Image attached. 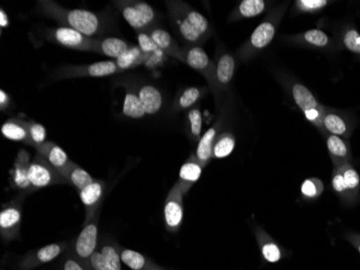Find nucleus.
Returning a JSON list of instances; mask_svg holds the SVG:
<instances>
[{"label":"nucleus","mask_w":360,"mask_h":270,"mask_svg":"<svg viewBox=\"0 0 360 270\" xmlns=\"http://www.w3.org/2000/svg\"><path fill=\"white\" fill-rule=\"evenodd\" d=\"M36 150H37V154L43 156L45 160L59 172H61L70 163L67 154L65 153L64 149L56 145L52 141H47L43 145L40 146Z\"/></svg>","instance_id":"17"},{"label":"nucleus","mask_w":360,"mask_h":270,"mask_svg":"<svg viewBox=\"0 0 360 270\" xmlns=\"http://www.w3.org/2000/svg\"><path fill=\"white\" fill-rule=\"evenodd\" d=\"M121 258L125 265H127L129 269L132 270H167L162 266L154 263L153 260L147 258L142 253L137 251L131 250V249L122 248L121 247Z\"/></svg>","instance_id":"18"},{"label":"nucleus","mask_w":360,"mask_h":270,"mask_svg":"<svg viewBox=\"0 0 360 270\" xmlns=\"http://www.w3.org/2000/svg\"><path fill=\"white\" fill-rule=\"evenodd\" d=\"M327 147H328L335 168H338L346 163H350V147H348L346 141L337 135H328Z\"/></svg>","instance_id":"22"},{"label":"nucleus","mask_w":360,"mask_h":270,"mask_svg":"<svg viewBox=\"0 0 360 270\" xmlns=\"http://www.w3.org/2000/svg\"><path fill=\"white\" fill-rule=\"evenodd\" d=\"M62 178L67 185L76 188L78 191L87 187L89 184L95 180L89 173H87L85 169L81 168L77 163L70 161L64 169L60 172Z\"/></svg>","instance_id":"16"},{"label":"nucleus","mask_w":360,"mask_h":270,"mask_svg":"<svg viewBox=\"0 0 360 270\" xmlns=\"http://www.w3.org/2000/svg\"><path fill=\"white\" fill-rule=\"evenodd\" d=\"M28 135H30V146L32 147L39 148L43 145L47 141V130L41 123L36 121H28Z\"/></svg>","instance_id":"35"},{"label":"nucleus","mask_w":360,"mask_h":270,"mask_svg":"<svg viewBox=\"0 0 360 270\" xmlns=\"http://www.w3.org/2000/svg\"><path fill=\"white\" fill-rule=\"evenodd\" d=\"M190 121V130L194 138H199L202 132V114L198 108H193L188 114Z\"/></svg>","instance_id":"42"},{"label":"nucleus","mask_w":360,"mask_h":270,"mask_svg":"<svg viewBox=\"0 0 360 270\" xmlns=\"http://www.w3.org/2000/svg\"><path fill=\"white\" fill-rule=\"evenodd\" d=\"M234 147H235V138H233V135L230 133H224L215 143L213 158L224 159L231 155Z\"/></svg>","instance_id":"34"},{"label":"nucleus","mask_w":360,"mask_h":270,"mask_svg":"<svg viewBox=\"0 0 360 270\" xmlns=\"http://www.w3.org/2000/svg\"><path fill=\"white\" fill-rule=\"evenodd\" d=\"M137 94L144 106L146 115H154L161 110L163 98L161 92L153 85H142V88L137 90Z\"/></svg>","instance_id":"23"},{"label":"nucleus","mask_w":360,"mask_h":270,"mask_svg":"<svg viewBox=\"0 0 360 270\" xmlns=\"http://www.w3.org/2000/svg\"><path fill=\"white\" fill-rule=\"evenodd\" d=\"M324 185L321 180L317 178H308L306 180L301 186V194L306 199H315L323 193Z\"/></svg>","instance_id":"37"},{"label":"nucleus","mask_w":360,"mask_h":270,"mask_svg":"<svg viewBox=\"0 0 360 270\" xmlns=\"http://www.w3.org/2000/svg\"><path fill=\"white\" fill-rule=\"evenodd\" d=\"M125 20L137 33L147 32L153 28L157 21V12L153 7L142 0H121L116 1Z\"/></svg>","instance_id":"3"},{"label":"nucleus","mask_w":360,"mask_h":270,"mask_svg":"<svg viewBox=\"0 0 360 270\" xmlns=\"http://www.w3.org/2000/svg\"><path fill=\"white\" fill-rule=\"evenodd\" d=\"M304 39H306V43L315 45V47H326L329 43L328 35L324 33L323 30H308L304 34Z\"/></svg>","instance_id":"40"},{"label":"nucleus","mask_w":360,"mask_h":270,"mask_svg":"<svg viewBox=\"0 0 360 270\" xmlns=\"http://www.w3.org/2000/svg\"><path fill=\"white\" fill-rule=\"evenodd\" d=\"M184 193L178 185L171 188L165 205V220L167 231L176 233L184 220Z\"/></svg>","instance_id":"11"},{"label":"nucleus","mask_w":360,"mask_h":270,"mask_svg":"<svg viewBox=\"0 0 360 270\" xmlns=\"http://www.w3.org/2000/svg\"><path fill=\"white\" fill-rule=\"evenodd\" d=\"M274 36H275V28L273 24L270 22L262 23L253 30L251 37V45L256 49H264L271 43Z\"/></svg>","instance_id":"32"},{"label":"nucleus","mask_w":360,"mask_h":270,"mask_svg":"<svg viewBox=\"0 0 360 270\" xmlns=\"http://www.w3.org/2000/svg\"><path fill=\"white\" fill-rule=\"evenodd\" d=\"M123 115L132 119H140L145 117L144 106H142L140 98L136 91L127 87L125 91V102H123Z\"/></svg>","instance_id":"28"},{"label":"nucleus","mask_w":360,"mask_h":270,"mask_svg":"<svg viewBox=\"0 0 360 270\" xmlns=\"http://www.w3.org/2000/svg\"><path fill=\"white\" fill-rule=\"evenodd\" d=\"M258 239L259 247H260L261 254L266 262L270 264L278 263L282 258H285V253L281 247L266 235L262 230H258L256 233Z\"/></svg>","instance_id":"21"},{"label":"nucleus","mask_w":360,"mask_h":270,"mask_svg":"<svg viewBox=\"0 0 360 270\" xmlns=\"http://www.w3.org/2000/svg\"><path fill=\"white\" fill-rule=\"evenodd\" d=\"M297 3L302 10L312 12V11L321 10L328 5V1L327 0H301Z\"/></svg>","instance_id":"43"},{"label":"nucleus","mask_w":360,"mask_h":270,"mask_svg":"<svg viewBox=\"0 0 360 270\" xmlns=\"http://www.w3.org/2000/svg\"><path fill=\"white\" fill-rule=\"evenodd\" d=\"M22 199L17 198L5 203L0 211V236L3 242L18 239L22 224Z\"/></svg>","instance_id":"7"},{"label":"nucleus","mask_w":360,"mask_h":270,"mask_svg":"<svg viewBox=\"0 0 360 270\" xmlns=\"http://www.w3.org/2000/svg\"><path fill=\"white\" fill-rule=\"evenodd\" d=\"M146 33L150 36L153 43H156L165 54L176 56L178 53H180L179 52L178 45H177L176 41H174V38L171 37V34L167 33V30H163V28L153 26V28L147 30Z\"/></svg>","instance_id":"26"},{"label":"nucleus","mask_w":360,"mask_h":270,"mask_svg":"<svg viewBox=\"0 0 360 270\" xmlns=\"http://www.w3.org/2000/svg\"><path fill=\"white\" fill-rule=\"evenodd\" d=\"M87 267L89 270H104V258H103L100 245L89 258V262H87Z\"/></svg>","instance_id":"44"},{"label":"nucleus","mask_w":360,"mask_h":270,"mask_svg":"<svg viewBox=\"0 0 360 270\" xmlns=\"http://www.w3.org/2000/svg\"><path fill=\"white\" fill-rule=\"evenodd\" d=\"M30 194L41 188L53 185H64V178L59 171L39 154L32 158L30 165Z\"/></svg>","instance_id":"5"},{"label":"nucleus","mask_w":360,"mask_h":270,"mask_svg":"<svg viewBox=\"0 0 360 270\" xmlns=\"http://www.w3.org/2000/svg\"><path fill=\"white\" fill-rule=\"evenodd\" d=\"M171 19L179 34L187 43L203 41L209 30V23L201 13L182 3H167Z\"/></svg>","instance_id":"2"},{"label":"nucleus","mask_w":360,"mask_h":270,"mask_svg":"<svg viewBox=\"0 0 360 270\" xmlns=\"http://www.w3.org/2000/svg\"><path fill=\"white\" fill-rule=\"evenodd\" d=\"M203 165L198 161L195 156H192L179 171L178 182L177 185L182 190L184 195L189 191L190 188L200 180L203 171Z\"/></svg>","instance_id":"15"},{"label":"nucleus","mask_w":360,"mask_h":270,"mask_svg":"<svg viewBox=\"0 0 360 270\" xmlns=\"http://www.w3.org/2000/svg\"><path fill=\"white\" fill-rule=\"evenodd\" d=\"M60 270H89L85 264L80 262L72 251L68 250V252H65L63 254L62 260H61Z\"/></svg>","instance_id":"38"},{"label":"nucleus","mask_w":360,"mask_h":270,"mask_svg":"<svg viewBox=\"0 0 360 270\" xmlns=\"http://www.w3.org/2000/svg\"><path fill=\"white\" fill-rule=\"evenodd\" d=\"M10 96L3 90H0V110H6L10 105Z\"/></svg>","instance_id":"45"},{"label":"nucleus","mask_w":360,"mask_h":270,"mask_svg":"<svg viewBox=\"0 0 360 270\" xmlns=\"http://www.w3.org/2000/svg\"><path fill=\"white\" fill-rule=\"evenodd\" d=\"M146 64L147 60L140 48L137 45H133L129 50H127L125 54H122L120 58L116 60L118 68H119L120 73L125 72V70H131V68H136V66Z\"/></svg>","instance_id":"30"},{"label":"nucleus","mask_w":360,"mask_h":270,"mask_svg":"<svg viewBox=\"0 0 360 270\" xmlns=\"http://www.w3.org/2000/svg\"><path fill=\"white\" fill-rule=\"evenodd\" d=\"M323 125L326 130L337 136H346L348 135V125L338 114L329 113L324 115Z\"/></svg>","instance_id":"33"},{"label":"nucleus","mask_w":360,"mask_h":270,"mask_svg":"<svg viewBox=\"0 0 360 270\" xmlns=\"http://www.w3.org/2000/svg\"><path fill=\"white\" fill-rule=\"evenodd\" d=\"M346 239L354 245V248L359 252L360 254V235L359 233H350V235L346 236Z\"/></svg>","instance_id":"46"},{"label":"nucleus","mask_w":360,"mask_h":270,"mask_svg":"<svg viewBox=\"0 0 360 270\" xmlns=\"http://www.w3.org/2000/svg\"><path fill=\"white\" fill-rule=\"evenodd\" d=\"M264 0H243L239 6V13L243 18H253L264 12Z\"/></svg>","instance_id":"36"},{"label":"nucleus","mask_w":360,"mask_h":270,"mask_svg":"<svg viewBox=\"0 0 360 270\" xmlns=\"http://www.w3.org/2000/svg\"><path fill=\"white\" fill-rule=\"evenodd\" d=\"M105 191H106V182L102 180H94L87 187L80 190V199L85 211V222L91 220L95 216V213L100 210Z\"/></svg>","instance_id":"13"},{"label":"nucleus","mask_w":360,"mask_h":270,"mask_svg":"<svg viewBox=\"0 0 360 270\" xmlns=\"http://www.w3.org/2000/svg\"><path fill=\"white\" fill-rule=\"evenodd\" d=\"M216 135L217 129L211 128L204 133L201 140L199 141V144H198V147H196L195 158L203 167L209 165V161L213 158Z\"/></svg>","instance_id":"27"},{"label":"nucleus","mask_w":360,"mask_h":270,"mask_svg":"<svg viewBox=\"0 0 360 270\" xmlns=\"http://www.w3.org/2000/svg\"><path fill=\"white\" fill-rule=\"evenodd\" d=\"M100 210L95 213L91 220L83 224V230L74 241L70 250L72 254L87 266L89 258L98 248V223H100Z\"/></svg>","instance_id":"4"},{"label":"nucleus","mask_w":360,"mask_h":270,"mask_svg":"<svg viewBox=\"0 0 360 270\" xmlns=\"http://www.w3.org/2000/svg\"><path fill=\"white\" fill-rule=\"evenodd\" d=\"M331 186L343 200L353 201L359 195L360 176L350 163L335 168Z\"/></svg>","instance_id":"6"},{"label":"nucleus","mask_w":360,"mask_h":270,"mask_svg":"<svg viewBox=\"0 0 360 270\" xmlns=\"http://www.w3.org/2000/svg\"><path fill=\"white\" fill-rule=\"evenodd\" d=\"M47 37L49 41L68 49L94 52L96 38L87 37L72 28H64V26L50 28L47 30Z\"/></svg>","instance_id":"8"},{"label":"nucleus","mask_w":360,"mask_h":270,"mask_svg":"<svg viewBox=\"0 0 360 270\" xmlns=\"http://www.w3.org/2000/svg\"><path fill=\"white\" fill-rule=\"evenodd\" d=\"M201 96V91L198 88H188L182 93L178 98V106L182 110L191 107Z\"/></svg>","instance_id":"39"},{"label":"nucleus","mask_w":360,"mask_h":270,"mask_svg":"<svg viewBox=\"0 0 360 270\" xmlns=\"http://www.w3.org/2000/svg\"><path fill=\"white\" fill-rule=\"evenodd\" d=\"M343 43L352 52L360 54V34L356 30H348L343 37Z\"/></svg>","instance_id":"41"},{"label":"nucleus","mask_w":360,"mask_h":270,"mask_svg":"<svg viewBox=\"0 0 360 270\" xmlns=\"http://www.w3.org/2000/svg\"><path fill=\"white\" fill-rule=\"evenodd\" d=\"M132 47L133 45H131L129 41H123L121 38H96L95 39L94 52L117 60Z\"/></svg>","instance_id":"14"},{"label":"nucleus","mask_w":360,"mask_h":270,"mask_svg":"<svg viewBox=\"0 0 360 270\" xmlns=\"http://www.w3.org/2000/svg\"><path fill=\"white\" fill-rule=\"evenodd\" d=\"M37 7L41 14L56 21L61 26L78 30L87 37L104 33L107 25V19L102 13L85 9H67L52 0L38 1Z\"/></svg>","instance_id":"1"},{"label":"nucleus","mask_w":360,"mask_h":270,"mask_svg":"<svg viewBox=\"0 0 360 270\" xmlns=\"http://www.w3.org/2000/svg\"><path fill=\"white\" fill-rule=\"evenodd\" d=\"M32 161L28 150H19L10 171L11 187L22 193L30 194V165Z\"/></svg>","instance_id":"12"},{"label":"nucleus","mask_w":360,"mask_h":270,"mask_svg":"<svg viewBox=\"0 0 360 270\" xmlns=\"http://www.w3.org/2000/svg\"><path fill=\"white\" fill-rule=\"evenodd\" d=\"M184 62L193 68L198 70L200 73L204 75L209 76V70L211 68V61H209V55L201 47L193 45V47L187 49L186 52L184 53Z\"/></svg>","instance_id":"25"},{"label":"nucleus","mask_w":360,"mask_h":270,"mask_svg":"<svg viewBox=\"0 0 360 270\" xmlns=\"http://www.w3.org/2000/svg\"><path fill=\"white\" fill-rule=\"evenodd\" d=\"M100 249L104 258V270H122L121 245L110 238H105Z\"/></svg>","instance_id":"19"},{"label":"nucleus","mask_w":360,"mask_h":270,"mask_svg":"<svg viewBox=\"0 0 360 270\" xmlns=\"http://www.w3.org/2000/svg\"><path fill=\"white\" fill-rule=\"evenodd\" d=\"M70 248V245L67 242H56L47 245L38 250L30 251L21 258L19 268L21 270H30L45 265L60 258Z\"/></svg>","instance_id":"10"},{"label":"nucleus","mask_w":360,"mask_h":270,"mask_svg":"<svg viewBox=\"0 0 360 270\" xmlns=\"http://www.w3.org/2000/svg\"><path fill=\"white\" fill-rule=\"evenodd\" d=\"M1 134L8 140L24 143L26 145H30L28 121L18 119V118L9 119L1 127Z\"/></svg>","instance_id":"20"},{"label":"nucleus","mask_w":360,"mask_h":270,"mask_svg":"<svg viewBox=\"0 0 360 270\" xmlns=\"http://www.w3.org/2000/svg\"><path fill=\"white\" fill-rule=\"evenodd\" d=\"M234 72H235V61L233 56L230 54L222 55L217 63L216 72H215V77L218 83L222 85L230 83L233 78Z\"/></svg>","instance_id":"31"},{"label":"nucleus","mask_w":360,"mask_h":270,"mask_svg":"<svg viewBox=\"0 0 360 270\" xmlns=\"http://www.w3.org/2000/svg\"><path fill=\"white\" fill-rule=\"evenodd\" d=\"M137 41L138 47L146 56L147 64L149 63L151 65H161L162 63L165 62V53L153 43L146 32L137 33Z\"/></svg>","instance_id":"24"},{"label":"nucleus","mask_w":360,"mask_h":270,"mask_svg":"<svg viewBox=\"0 0 360 270\" xmlns=\"http://www.w3.org/2000/svg\"><path fill=\"white\" fill-rule=\"evenodd\" d=\"M120 73L116 61H103V62L85 64V65L64 66L55 73L59 79L80 77H106Z\"/></svg>","instance_id":"9"},{"label":"nucleus","mask_w":360,"mask_h":270,"mask_svg":"<svg viewBox=\"0 0 360 270\" xmlns=\"http://www.w3.org/2000/svg\"><path fill=\"white\" fill-rule=\"evenodd\" d=\"M293 94L297 105L304 114L308 113L310 110H321L315 96L304 85L300 83L293 85Z\"/></svg>","instance_id":"29"},{"label":"nucleus","mask_w":360,"mask_h":270,"mask_svg":"<svg viewBox=\"0 0 360 270\" xmlns=\"http://www.w3.org/2000/svg\"><path fill=\"white\" fill-rule=\"evenodd\" d=\"M8 26H9V18H8L7 12L1 8L0 9V28L3 30Z\"/></svg>","instance_id":"47"}]
</instances>
